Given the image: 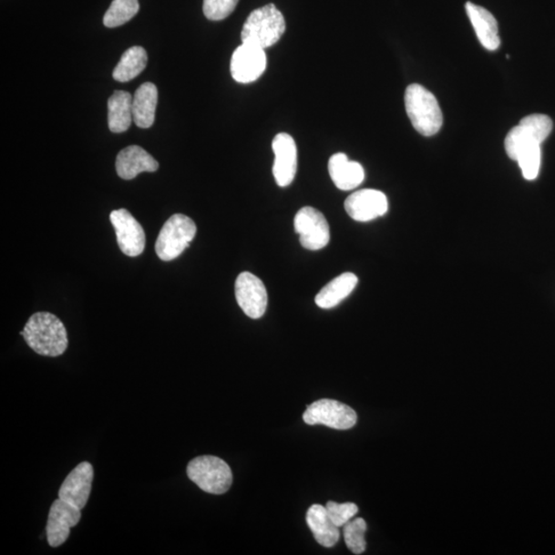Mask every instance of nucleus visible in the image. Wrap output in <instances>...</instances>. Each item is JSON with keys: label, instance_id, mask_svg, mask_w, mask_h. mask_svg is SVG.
<instances>
[{"label": "nucleus", "instance_id": "f257e3e1", "mask_svg": "<svg viewBox=\"0 0 555 555\" xmlns=\"http://www.w3.org/2000/svg\"><path fill=\"white\" fill-rule=\"evenodd\" d=\"M29 347L42 356L58 357L68 347V337L62 321L47 312L32 315L21 333Z\"/></svg>", "mask_w": 555, "mask_h": 555}, {"label": "nucleus", "instance_id": "f03ea898", "mask_svg": "<svg viewBox=\"0 0 555 555\" xmlns=\"http://www.w3.org/2000/svg\"><path fill=\"white\" fill-rule=\"evenodd\" d=\"M286 31L284 15L272 4L254 10L247 18L241 39L242 44L265 50L277 44Z\"/></svg>", "mask_w": 555, "mask_h": 555}, {"label": "nucleus", "instance_id": "7ed1b4c3", "mask_svg": "<svg viewBox=\"0 0 555 555\" xmlns=\"http://www.w3.org/2000/svg\"><path fill=\"white\" fill-rule=\"evenodd\" d=\"M406 114L417 132L423 136L438 133L444 117L436 96L421 85L407 87L405 96Z\"/></svg>", "mask_w": 555, "mask_h": 555}, {"label": "nucleus", "instance_id": "20e7f679", "mask_svg": "<svg viewBox=\"0 0 555 555\" xmlns=\"http://www.w3.org/2000/svg\"><path fill=\"white\" fill-rule=\"evenodd\" d=\"M197 234V225L183 214H174L163 225L156 242V252L160 260L171 262L190 247Z\"/></svg>", "mask_w": 555, "mask_h": 555}, {"label": "nucleus", "instance_id": "39448f33", "mask_svg": "<svg viewBox=\"0 0 555 555\" xmlns=\"http://www.w3.org/2000/svg\"><path fill=\"white\" fill-rule=\"evenodd\" d=\"M188 477L204 492L213 495L227 493L232 484L230 466L214 456L194 458L188 465Z\"/></svg>", "mask_w": 555, "mask_h": 555}, {"label": "nucleus", "instance_id": "423d86ee", "mask_svg": "<svg viewBox=\"0 0 555 555\" xmlns=\"http://www.w3.org/2000/svg\"><path fill=\"white\" fill-rule=\"evenodd\" d=\"M552 120L545 115H530L512 128L505 139L507 156L516 160L519 151L529 144H541L552 131Z\"/></svg>", "mask_w": 555, "mask_h": 555}, {"label": "nucleus", "instance_id": "0eeeda50", "mask_svg": "<svg viewBox=\"0 0 555 555\" xmlns=\"http://www.w3.org/2000/svg\"><path fill=\"white\" fill-rule=\"evenodd\" d=\"M303 421L308 425H325L335 430H348L356 425L357 414L339 401L321 399L307 407Z\"/></svg>", "mask_w": 555, "mask_h": 555}, {"label": "nucleus", "instance_id": "6e6552de", "mask_svg": "<svg viewBox=\"0 0 555 555\" xmlns=\"http://www.w3.org/2000/svg\"><path fill=\"white\" fill-rule=\"evenodd\" d=\"M294 229L296 234L300 235L302 246L308 251H320L331 240V231L325 216L313 207H303L296 213Z\"/></svg>", "mask_w": 555, "mask_h": 555}, {"label": "nucleus", "instance_id": "1a4fd4ad", "mask_svg": "<svg viewBox=\"0 0 555 555\" xmlns=\"http://www.w3.org/2000/svg\"><path fill=\"white\" fill-rule=\"evenodd\" d=\"M235 293L240 308L249 318L260 319L264 315L268 307V293L260 278L249 272L240 273Z\"/></svg>", "mask_w": 555, "mask_h": 555}, {"label": "nucleus", "instance_id": "9d476101", "mask_svg": "<svg viewBox=\"0 0 555 555\" xmlns=\"http://www.w3.org/2000/svg\"><path fill=\"white\" fill-rule=\"evenodd\" d=\"M267 68V55L262 47L242 44L231 60V74L240 84H251L259 79Z\"/></svg>", "mask_w": 555, "mask_h": 555}, {"label": "nucleus", "instance_id": "9b49d317", "mask_svg": "<svg viewBox=\"0 0 555 555\" xmlns=\"http://www.w3.org/2000/svg\"><path fill=\"white\" fill-rule=\"evenodd\" d=\"M110 221L114 225L120 251L131 257L140 255L146 248V234L135 217L126 209H119L110 213Z\"/></svg>", "mask_w": 555, "mask_h": 555}, {"label": "nucleus", "instance_id": "f8f14e48", "mask_svg": "<svg viewBox=\"0 0 555 555\" xmlns=\"http://www.w3.org/2000/svg\"><path fill=\"white\" fill-rule=\"evenodd\" d=\"M82 518L78 507L57 498L54 501L46 524V539L51 547L66 543L70 529L76 527Z\"/></svg>", "mask_w": 555, "mask_h": 555}, {"label": "nucleus", "instance_id": "ddd939ff", "mask_svg": "<svg viewBox=\"0 0 555 555\" xmlns=\"http://www.w3.org/2000/svg\"><path fill=\"white\" fill-rule=\"evenodd\" d=\"M344 209L354 221L366 222L387 213L388 199L380 190H361L345 200Z\"/></svg>", "mask_w": 555, "mask_h": 555}, {"label": "nucleus", "instance_id": "4468645a", "mask_svg": "<svg viewBox=\"0 0 555 555\" xmlns=\"http://www.w3.org/2000/svg\"><path fill=\"white\" fill-rule=\"evenodd\" d=\"M275 162L272 174L279 187L286 188L294 180L297 170V149L293 137L287 133L275 136L272 143Z\"/></svg>", "mask_w": 555, "mask_h": 555}, {"label": "nucleus", "instance_id": "2eb2a0df", "mask_svg": "<svg viewBox=\"0 0 555 555\" xmlns=\"http://www.w3.org/2000/svg\"><path fill=\"white\" fill-rule=\"evenodd\" d=\"M94 479L92 464L83 462L72 470L59 489V498L83 509L90 498Z\"/></svg>", "mask_w": 555, "mask_h": 555}, {"label": "nucleus", "instance_id": "dca6fc26", "mask_svg": "<svg viewBox=\"0 0 555 555\" xmlns=\"http://www.w3.org/2000/svg\"><path fill=\"white\" fill-rule=\"evenodd\" d=\"M116 168L120 179L131 180L142 172H156L159 163L147 150L130 146L118 152Z\"/></svg>", "mask_w": 555, "mask_h": 555}, {"label": "nucleus", "instance_id": "f3484780", "mask_svg": "<svg viewBox=\"0 0 555 555\" xmlns=\"http://www.w3.org/2000/svg\"><path fill=\"white\" fill-rule=\"evenodd\" d=\"M466 11H468L472 26L476 30L482 46L488 51H496L500 46L501 40L498 36V23L494 15L485 7L472 3L466 4Z\"/></svg>", "mask_w": 555, "mask_h": 555}, {"label": "nucleus", "instance_id": "a211bd4d", "mask_svg": "<svg viewBox=\"0 0 555 555\" xmlns=\"http://www.w3.org/2000/svg\"><path fill=\"white\" fill-rule=\"evenodd\" d=\"M328 172L335 187L342 190L356 189L365 177L364 167L357 162H352L343 152L329 159Z\"/></svg>", "mask_w": 555, "mask_h": 555}, {"label": "nucleus", "instance_id": "6ab92c4d", "mask_svg": "<svg viewBox=\"0 0 555 555\" xmlns=\"http://www.w3.org/2000/svg\"><path fill=\"white\" fill-rule=\"evenodd\" d=\"M158 106L156 85L146 83L137 88L132 102L133 122L141 128H149L155 123Z\"/></svg>", "mask_w": 555, "mask_h": 555}, {"label": "nucleus", "instance_id": "aec40b11", "mask_svg": "<svg viewBox=\"0 0 555 555\" xmlns=\"http://www.w3.org/2000/svg\"><path fill=\"white\" fill-rule=\"evenodd\" d=\"M307 524L320 545L334 547L339 541V527L329 518L326 507L319 504L311 506L307 512Z\"/></svg>", "mask_w": 555, "mask_h": 555}, {"label": "nucleus", "instance_id": "412c9836", "mask_svg": "<svg viewBox=\"0 0 555 555\" xmlns=\"http://www.w3.org/2000/svg\"><path fill=\"white\" fill-rule=\"evenodd\" d=\"M358 284V278L353 272L342 273L334 278L316 295V304L321 309H333L348 297Z\"/></svg>", "mask_w": 555, "mask_h": 555}, {"label": "nucleus", "instance_id": "4be33fe9", "mask_svg": "<svg viewBox=\"0 0 555 555\" xmlns=\"http://www.w3.org/2000/svg\"><path fill=\"white\" fill-rule=\"evenodd\" d=\"M133 96L125 91H116L108 100V127L112 133H124L133 122Z\"/></svg>", "mask_w": 555, "mask_h": 555}, {"label": "nucleus", "instance_id": "5701e85b", "mask_svg": "<svg viewBox=\"0 0 555 555\" xmlns=\"http://www.w3.org/2000/svg\"><path fill=\"white\" fill-rule=\"evenodd\" d=\"M148 54L142 46H132L120 58L112 77L119 83L130 82L146 69Z\"/></svg>", "mask_w": 555, "mask_h": 555}, {"label": "nucleus", "instance_id": "b1692460", "mask_svg": "<svg viewBox=\"0 0 555 555\" xmlns=\"http://www.w3.org/2000/svg\"><path fill=\"white\" fill-rule=\"evenodd\" d=\"M139 11V0H114L104 15V26L108 28L122 26L134 18Z\"/></svg>", "mask_w": 555, "mask_h": 555}, {"label": "nucleus", "instance_id": "393cba45", "mask_svg": "<svg viewBox=\"0 0 555 555\" xmlns=\"http://www.w3.org/2000/svg\"><path fill=\"white\" fill-rule=\"evenodd\" d=\"M516 160L527 180H536L541 165V144L532 143L522 148Z\"/></svg>", "mask_w": 555, "mask_h": 555}, {"label": "nucleus", "instance_id": "a878e982", "mask_svg": "<svg viewBox=\"0 0 555 555\" xmlns=\"http://www.w3.org/2000/svg\"><path fill=\"white\" fill-rule=\"evenodd\" d=\"M367 524L364 519L350 520L344 526V542L354 554H362L366 550L365 533Z\"/></svg>", "mask_w": 555, "mask_h": 555}, {"label": "nucleus", "instance_id": "bb28decb", "mask_svg": "<svg viewBox=\"0 0 555 555\" xmlns=\"http://www.w3.org/2000/svg\"><path fill=\"white\" fill-rule=\"evenodd\" d=\"M239 0H204L203 11L206 18L221 21L235 11Z\"/></svg>", "mask_w": 555, "mask_h": 555}, {"label": "nucleus", "instance_id": "cd10ccee", "mask_svg": "<svg viewBox=\"0 0 555 555\" xmlns=\"http://www.w3.org/2000/svg\"><path fill=\"white\" fill-rule=\"evenodd\" d=\"M326 510L334 524L336 527L341 528L345 524H348V522L356 516L359 509L358 506L354 503L339 504L329 501L326 504Z\"/></svg>", "mask_w": 555, "mask_h": 555}]
</instances>
